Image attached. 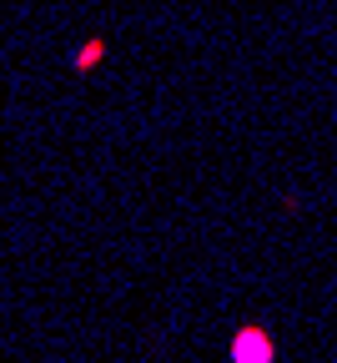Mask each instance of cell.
<instances>
[{"instance_id": "cell-1", "label": "cell", "mask_w": 337, "mask_h": 363, "mask_svg": "<svg viewBox=\"0 0 337 363\" xmlns=\"http://www.w3.org/2000/svg\"><path fill=\"white\" fill-rule=\"evenodd\" d=\"M232 363H277V338L262 323H242L232 333Z\"/></svg>"}, {"instance_id": "cell-2", "label": "cell", "mask_w": 337, "mask_h": 363, "mask_svg": "<svg viewBox=\"0 0 337 363\" xmlns=\"http://www.w3.org/2000/svg\"><path fill=\"white\" fill-rule=\"evenodd\" d=\"M106 56H111V40H106V35H91V40H81L76 51H71V71H76V76H91Z\"/></svg>"}]
</instances>
